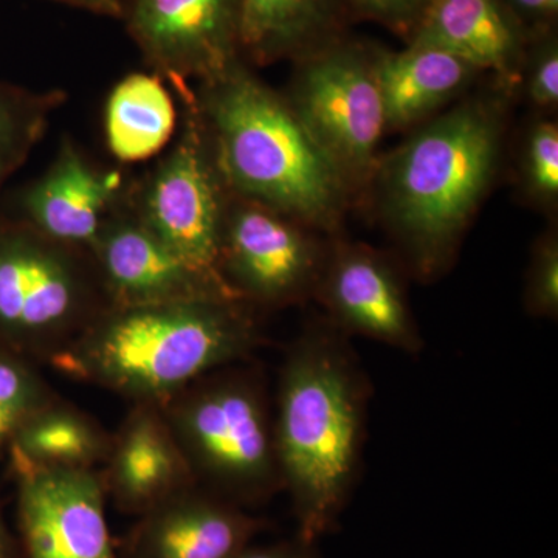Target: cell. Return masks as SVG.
I'll list each match as a JSON object with an SVG mask.
<instances>
[{"mask_svg": "<svg viewBox=\"0 0 558 558\" xmlns=\"http://www.w3.org/2000/svg\"><path fill=\"white\" fill-rule=\"evenodd\" d=\"M529 172L542 193L558 190V131L554 124H542L532 134L529 146Z\"/></svg>", "mask_w": 558, "mask_h": 558, "instance_id": "cell-25", "label": "cell"}, {"mask_svg": "<svg viewBox=\"0 0 558 558\" xmlns=\"http://www.w3.org/2000/svg\"><path fill=\"white\" fill-rule=\"evenodd\" d=\"M240 0H135L131 32L171 86L215 78L229 68Z\"/></svg>", "mask_w": 558, "mask_h": 558, "instance_id": "cell-12", "label": "cell"}, {"mask_svg": "<svg viewBox=\"0 0 558 558\" xmlns=\"http://www.w3.org/2000/svg\"><path fill=\"white\" fill-rule=\"evenodd\" d=\"M233 558H322V556H319L318 543L304 542L295 535L292 539L274 543V545H248Z\"/></svg>", "mask_w": 558, "mask_h": 558, "instance_id": "cell-26", "label": "cell"}, {"mask_svg": "<svg viewBox=\"0 0 558 558\" xmlns=\"http://www.w3.org/2000/svg\"><path fill=\"white\" fill-rule=\"evenodd\" d=\"M220 271L250 306H282L317 286L312 242L281 213L247 201L226 211Z\"/></svg>", "mask_w": 558, "mask_h": 558, "instance_id": "cell-10", "label": "cell"}, {"mask_svg": "<svg viewBox=\"0 0 558 558\" xmlns=\"http://www.w3.org/2000/svg\"><path fill=\"white\" fill-rule=\"evenodd\" d=\"M60 2L95 11V13L108 14V16H121L124 11V0H60Z\"/></svg>", "mask_w": 558, "mask_h": 558, "instance_id": "cell-29", "label": "cell"}, {"mask_svg": "<svg viewBox=\"0 0 558 558\" xmlns=\"http://www.w3.org/2000/svg\"><path fill=\"white\" fill-rule=\"evenodd\" d=\"M497 153L488 113L462 108L411 140L391 168L389 194L414 267L439 269L486 189Z\"/></svg>", "mask_w": 558, "mask_h": 558, "instance_id": "cell-5", "label": "cell"}, {"mask_svg": "<svg viewBox=\"0 0 558 558\" xmlns=\"http://www.w3.org/2000/svg\"><path fill=\"white\" fill-rule=\"evenodd\" d=\"M521 9L543 13V11H556L558 0H515Z\"/></svg>", "mask_w": 558, "mask_h": 558, "instance_id": "cell-31", "label": "cell"}, {"mask_svg": "<svg viewBox=\"0 0 558 558\" xmlns=\"http://www.w3.org/2000/svg\"><path fill=\"white\" fill-rule=\"evenodd\" d=\"M196 102L226 185L281 215L330 218L339 170L274 92L234 61Z\"/></svg>", "mask_w": 558, "mask_h": 558, "instance_id": "cell-3", "label": "cell"}, {"mask_svg": "<svg viewBox=\"0 0 558 558\" xmlns=\"http://www.w3.org/2000/svg\"><path fill=\"white\" fill-rule=\"evenodd\" d=\"M293 112L337 170L366 167L385 128L373 69L351 54L312 61L300 76Z\"/></svg>", "mask_w": 558, "mask_h": 558, "instance_id": "cell-11", "label": "cell"}, {"mask_svg": "<svg viewBox=\"0 0 558 558\" xmlns=\"http://www.w3.org/2000/svg\"><path fill=\"white\" fill-rule=\"evenodd\" d=\"M57 398L38 363L0 349V459L7 458L21 428Z\"/></svg>", "mask_w": 558, "mask_h": 558, "instance_id": "cell-23", "label": "cell"}, {"mask_svg": "<svg viewBox=\"0 0 558 558\" xmlns=\"http://www.w3.org/2000/svg\"><path fill=\"white\" fill-rule=\"evenodd\" d=\"M65 100L62 90H33L0 80V193L24 167Z\"/></svg>", "mask_w": 558, "mask_h": 558, "instance_id": "cell-22", "label": "cell"}, {"mask_svg": "<svg viewBox=\"0 0 558 558\" xmlns=\"http://www.w3.org/2000/svg\"><path fill=\"white\" fill-rule=\"evenodd\" d=\"M328 0H240L238 38L260 60L278 57L317 32Z\"/></svg>", "mask_w": 558, "mask_h": 558, "instance_id": "cell-21", "label": "cell"}, {"mask_svg": "<svg viewBox=\"0 0 558 558\" xmlns=\"http://www.w3.org/2000/svg\"><path fill=\"white\" fill-rule=\"evenodd\" d=\"M269 527L227 499L194 486L138 517L120 558H233Z\"/></svg>", "mask_w": 558, "mask_h": 558, "instance_id": "cell-13", "label": "cell"}, {"mask_svg": "<svg viewBox=\"0 0 558 558\" xmlns=\"http://www.w3.org/2000/svg\"><path fill=\"white\" fill-rule=\"evenodd\" d=\"M366 10L387 20H400L421 5L422 0H359Z\"/></svg>", "mask_w": 558, "mask_h": 558, "instance_id": "cell-28", "label": "cell"}, {"mask_svg": "<svg viewBox=\"0 0 558 558\" xmlns=\"http://www.w3.org/2000/svg\"><path fill=\"white\" fill-rule=\"evenodd\" d=\"M527 311L537 317H556L558 311V247L548 240L539 244L529 275Z\"/></svg>", "mask_w": 558, "mask_h": 558, "instance_id": "cell-24", "label": "cell"}, {"mask_svg": "<svg viewBox=\"0 0 558 558\" xmlns=\"http://www.w3.org/2000/svg\"><path fill=\"white\" fill-rule=\"evenodd\" d=\"M413 46L446 51L475 69L501 70L515 40L492 0H429Z\"/></svg>", "mask_w": 558, "mask_h": 558, "instance_id": "cell-19", "label": "cell"}, {"mask_svg": "<svg viewBox=\"0 0 558 558\" xmlns=\"http://www.w3.org/2000/svg\"><path fill=\"white\" fill-rule=\"evenodd\" d=\"M532 98L538 105L549 106L558 100L557 50H549L535 68L531 84Z\"/></svg>", "mask_w": 558, "mask_h": 558, "instance_id": "cell-27", "label": "cell"}, {"mask_svg": "<svg viewBox=\"0 0 558 558\" xmlns=\"http://www.w3.org/2000/svg\"><path fill=\"white\" fill-rule=\"evenodd\" d=\"M178 116L159 75L131 73L110 92L105 108L106 142L121 161L159 154L174 134Z\"/></svg>", "mask_w": 558, "mask_h": 558, "instance_id": "cell-20", "label": "cell"}, {"mask_svg": "<svg viewBox=\"0 0 558 558\" xmlns=\"http://www.w3.org/2000/svg\"><path fill=\"white\" fill-rule=\"evenodd\" d=\"M106 306L89 252L0 213V349L50 365Z\"/></svg>", "mask_w": 558, "mask_h": 558, "instance_id": "cell-6", "label": "cell"}, {"mask_svg": "<svg viewBox=\"0 0 558 558\" xmlns=\"http://www.w3.org/2000/svg\"><path fill=\"white\" fill-rule=\"evenodd\" d=\"M100 472L106 495L126 515H143L197 486L159 403H131Z\"/></svg>", "mask_w": 558, "mask_h": 558, "instance_id": "cell-15", "label": "cell"}, {"mask_svg": "<svg viewBox=\"0 0 558 558\" xmlns=\"http://www.w3.org/2000/svg\"><path fill=\"white\" fill-rule=\"evenodd\" d=\"M371 387L348 337L318 323L296 337L279 371L274 411L282 490L296 537L319 539L339 526L357 484Z\"/></svg>", "mask_w": 558, "mask_h": 558, "instance_id": "cell-1", "label": "cell"}, {"mask_svg": "<svg viewBox=\"0 0 558 558\" xmlns=\"http://www.w3.org/2000/svg\"><path fill=\"white\" fill-rule=\"evenodd\" d=\"M112 435L86 411L57 398L21 428L7 461L10 472L27 469H98Z\"/></svg>", "mask_w": 558, "mask_h": 558, "instance_id": "cell-17", "label": "cell"}, {"mask_svg": "<svg viewBox=\"0 0 558 558\" xmlns=\"http://www.w3.org/2000/svg\"><path fill=\"white\" fill-rule=\"evenodd\" d=\"M90 256L108 306L241 300L226 279L201 269L160 241L137 218L130 196L106 219Z\"/></svg>", "mask_w": 558, "mask_h": 558, "instance_id": "cell-8", "label": "cell"}, {"mask_svg": "<svg viewBox=\"0 0 558 558\" xmlns=\"http://www.w3.org/2000/svg\"><path fill=\"white\" fill-rule=\"evenodd\" d=\"M159 405L197 486L247 510L282 490L258 368L242 362L213 371Z\"/></svg>", "mask_w": 558, "mask_h": 558, "instance_id": "cell-4", "label": "cell"}, {"mask_svg": "<svg viewBox=\"0 0 558 558\" xmlns=\"http://www.w3.org/2000/svg\"><path fill=\"white\" fill-rule=\"evenodd\" d=\"M260 344L253 307L241 300L106 306L50 366L131 403H163L213 371L248 362Z\"/></svg>", "mask_w": 558, "mask_h": 558, "instance_id": "cell-2", "label": "cell"}, {"mask_svg": "<svg viewBox=\"0 0 558 558\" xmlns=\"http://www.w3.org/2000/svg\"><path fill=\"white\" fill-rule=\"evenodd\" d=\"M123 199L119 175L98 170L64 137L47 171L21 191L14 215L50 240L90 253Z\"/></svg>", "mask_w": 558, "mask_h": 558, "instance_id": "cell-14", "label": "cell"}, {"mask_svg": "<svg viewBox=\"0 0 558 558\" xmlns=\"http://www.w3.org/2000/svg\"><path fill=\"white\" fill-rule=\"evenodd\" d=\"M22 558H120L98 469L14 470Z\"/></svg>", "mask_w": 558, "mask_h": 558, "instance_id": "cell-9", "label": "cell"}, {"mask_svg": "<svg viewBox=\"0 0 558 558\" xmlns=\"http://www.w3.org/2000/svg\"><path fill=\"white\" fill-rule=\"evenodd\" d=\"M322 299L344 336H360L417 355L421 333L391 267L360 248L339 250L322 281Z\"/></svg>", "mask_w": 558, "mask_h": 558, "instance_id": "cell-16", "label": "cell"}, {"mask_svg": "<svg viewBox=\"0 0 558 558\" xmlns=\"http://www.w3.org/2000/svg\"><path fill=\"white\" fill-rule=\"evenodd\" d=\"M472 65L453 54L429 47L411 46L387 54L373 69L384 106L385 126H405L421 119L472 75Z\"/></svg>", "mask_w": 558, "mask_h": 558, "instance_id": "cell-18", "label": "cell"}, {"mask_svg": "<svg viewBox=\"0 0 558 558\" xmlns=\"http://www.w3.org/2000/svg\"><path fill=\"white\" fill-rule=\"evenodd\" d=\"M175 90L183 105L182 134L130 202L137 218L168 247L223 278L220 242L227 207L222 178L197 109L196 94L190 86Z\"/></svg>", "mask_w": 558, "mask_h": 558, "instance_id": "cell-7", "label": "cell"}, {"mask_svg": "<svg viewBox=\"0 0 558 558\" xmlns=\"http://www.w3.org/2000/svg\"><path fill=\"white\" fill-rule=\"evenodd\" d=\"M0 558H22L20 542L7 526L2 509H0Z\"/></svg>", "mask_w": 558, "mask_h": 558, "instance_id": "cell-30", "label": "cell"}]
</instances>
